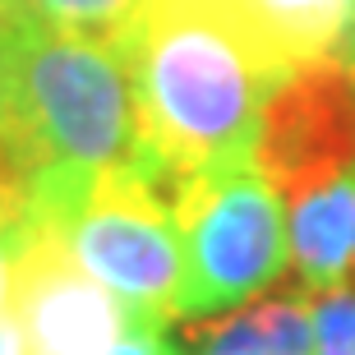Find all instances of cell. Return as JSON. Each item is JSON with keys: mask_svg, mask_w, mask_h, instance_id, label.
I'll return each instance as SVG.
<instances>
[{"mask_svg": "<svg viewBox=\"0 0 355 355\" xmlns=\"http://www.w3.org/2000/svg\"><path fill=\"white\" fill-rule=\"evenodd\" d=\"M0 144L33 180V217L65 222L97 175L139 162L125 46L42 19L0 33Z\"/></svg>", "mask_w": 355, "mask_h": 355, "instance_id": "cell-2", "label": "cell"}, {"mask_svg": "<svg viewBox=\"0 0 355 355\" xmlns=\"http://www.w3.org/2000/svg\"><path fill=\"white\" fill-rule=\"evenodd\" d=\"M291 268L304 291L355 286V171L304 189L286 203Z\"/></svg>", "mask_w": 355, "mask_h": 355, "instance_id": "cell-8", "label": "cell"}, {"mask_svg": "<svg viewBox=\"0 0 355 355\" xmlns=\"http://www.w3.org/2000/svg\"><path fill=\"white\" fill-rule=\"evenodd\" d=\"M351 55H355V51H351Z\"/></svg>", "mask_w": 355, "mask_h": 355, "instance_id": "cell-16", "label": "cell"}, {"mask_svg": "<svg viewBox=\"0 0 355 355\" xmlns=\"http://www.w3.org/2000/svg\"><path fill=\"white\" fill-rule=\"evenodd\" d=\"M171 208L184 240L180 323L263 295L291 268L286 203L254 162L180 184Z\"/></svg>", "mask_w": 355, "mask_h": 355, "instance_id": "cell-3", "label": "cell"}, {"mask_svg": "<svg viewBox=\"0 0 355 355\" xmlns=\"http://www.w3.org/2000/svg\"><path fill=\"white\" fill-rule=\"evenodd\" d=\"M0 355H24V337L10 314H0Z\"/></svg>", "mask_w": 355, "mask_h": 355, "instance_id": "cell-14", "label": "cell"}, {"mask_svg": "<svg viewBox=\"0 0 355 355\" xmlns=\"http://www.w3.org/2000/svg\"><path fill=\"white\" fill-rule=\"evenodd\" d=\"M106 355H184L180 342H175L166 328H148V323H130L125 328V337H120L116 346Z\"/></svg>", "mask_w": 355, "mask_h": 355, "instance_id": "cell-13", "label": "cell"}, {"mask_svg": "<svg viewBox=\"0 0 355 355\" xmlns=\"http://www.w3.org/2000/svg\"><path fill=\"white\" fill-rule=\"evenodd\" d=\"M33 222V180L14 162V153L0 144V314H10V282H14V254L19 236Z\"/></svg>", "mask_w": 355, "mask_h": 355, "instance_id": "cell-11", "label": "cell"}, {"mask_svg": "<svg viewBox=\"0 0 355 355\" xmlns=\"http://www.w3.org/2000/svg\"><path fill=\"white\" fill-rule=\"evenodd\" d=\"M148 0H28V14L60 33L97 37L111 46H125Z\"/></svg>", "mask_w": 355, "mask_h": 355, "instance_id": "cell-10", "label": "cell"}, {"mask_svg": "<svg viewBox=\"0 0 355 355\" xmlns=\"http://www.w3.org/2000/svg\"><path fill=\"white\" fill-rule=\"evenodd\" d=\"M314 355H355V286L309 291Z\"/></svg>", "mask_w": 355, "mask_h": 355, "instance_id": "cell-12", "label": "cell"}, {"mask_svg": "<svg viewBox=\"0 0 355 355\" xmlns=\"http://www.w3.org/2000/svg\"><path fill=\"white\" fill-rule=\"evenodd\" d=\"M254 166L282 203L355 171V55L304 60L277 79L259 120Z\"/></svg>", "mask_w": 355, "mask_h": 355, "instance_id": "cell-5", "label": "cell"}, {"mask_svg": "<svg viewBox=\"0 0 355 355\" xmlns=\"http://www.w3.org/2000/svg\"><path fill=\"white\" fill-rule=\"evenodd\" d=\"M184 355H314L309 291H263L212 318H184Z\"/></svg>", "mask_w": 355, "mask_h": 355, "instance_id": "cell-9", "label": "cell"}, {"mask_svg": "<svg viewBox=\"0 0 355 355\" xmlns=\"http://www.w3.org/2000/svg\"><path fill=\"white\" fill-rule=\"evenodd\" d=\"M125 60L139 111V166L166 198L254 162L259 120L282 69L208 0H148Z\"/></svg>", "mask_w": 355, "mask_h": 355, "instance_id": "cell-1", "label": "cell"}, {"mask_svg": "<svg viewBox=\"0 0 355 355\" xmlns=\"http://www.w3.org/2000/svg\"><path fill=\"white\" fill-rule=\"evenodd\" d=\"M65 245L120 304L130 323L171 328L180 323L184 240L171 198L130 162L97 175L88 194L65 212Z\"/></svg>", "mask_w": 355, "mask_h": 355, "instance_id": "cell-4", "label": "cell"}, {"mask_svg": "<svg viewBox=\"0 0 355 355\" xmlns=\"http://www.w3.org/2000/svg\"><path fill=\"white\" fill-rule=\"evenodd\" d=\"M10 318L24 355H106L125 337L130 314L69 254L60 222L33 217L19 236L10 282Z\"/></svg>", "mask_w": 355, "mask_h": 355, "instance_id": "cell-6", "label": "cell"}, {"mask_svg": "<svg viewBox=\"0 0 355 355\" xmlns=\"http://www.w3.org/2000/svg\"><path fill=\"white\" fill-rule=\"evenodd\" d=\"M282 74L355 51V0H208Z\"/></svg>", "mask_w": 355, "mask_h": 355, "instance_id": "cell-7", "label": "cell"}, {"mask_svg": "<svg viewBox=\"0 0 355 355\" xmlns=\"http://www.w3.org/2000/svg\"><path fill=\"white\" fill-rule=\"evenodd\" d=\"M24 19H33V14H28V0H0V33L19 28Z\"/></svg>", "mask_w": 355, "mask_h": 355, "instance_id": "cell-15", "label": "cell"}]
</instances>
